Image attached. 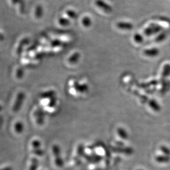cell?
Wrapping results in <instances>:
<instances>
[{"instance_id": "obj_1", "label": "cell", "mask_w": 170, "mask_h": 170, "mask_svg": "<svg viewBox=\"0 0 170 170\" xmlns=\"http://www.w3.org/2000/svg\"><path fill=\"white\" fill-rule=\"evenodd\" d=\"M161 27L156 25H153L150 26L145 30V34L146 35H151L153 34L157 33L161 30Z\"/></svg>"}, {"instance_id": "obj_2", "label": "cell", "mask_w": 170, "mask_h": 170, "mask_svg": "<svg viewBox=\"0 0 170 170\" xmlns=\"http://www.w3.org/2000/svg\"><path fill=\"white\" fill-rule=\"evenodd\" d=\"M160 51L158 48H152L150 49H146L144 51L145 55L150 57H155L158 56Z\"/></svg>"}, {"instance_id": "obj_3", "label": "cell", "mask_w": 170, "mask_h": 170, "mask_svg": "<svg viewBox=\"0 0 170 170\" xmlns=\"http://www.w3.org/2000/svg\"><path fill=\"white\" fill-rule=\"evenodd\" d=\"M96 4L100 7V8L106 10V11H111V8L109 7V5H107L106 3L104 2L102 0H97L96 1Z\"/></svg>"}, {"instance_id": "obj_4", "label": "cell", "mask_w": 170, "mask_h": 170, "mask_svg": "<svg viewBox=\"0 0 170 170\" xmlns=\"http://www.w3.org/2000/svg\"><path fill=\"white\" fill-rule=\"evenodd\" d=\"M117 26L120 29H124V30H130L133 28V25L132 23H127V22H119L118 23Z\"/></svg>"}, {"instance_id": "obj_5", "label": "cell", "mask_w": 170, "mask_h": 170, "mask_svg": "<svg viewBox=\"0 0 170 170\" xmlns=\"http://www.w3.org/2000/svg\"><path fill=\"white\" fill-rule=\"evenodd\" d=\"M156 160L160 163H167L170 161V156H158L156 158Z\"/></svg>"}, {"instance_id": "obj_6", "label": "cell", "mask_w": 170, "mask_h": 170, "mask_svg": "<svg viewBox=\"0 0 170 170\" xmlns=\"http://www.w3.org/2000/svg\"><path fill=\"white\" fill-rule=\"evenodd\" d=\"M170 75V64H166L163 69L162 76L163 77H166Z\"/></svg>"}, {"instance_id": "obj_7", "label": "cell", "mask_w": 170, "mask_h": 170, "mask_svg": "<svg viewBox=\"0 0 170 170\" xmlns=\"http://www.w3.org/2000/svg\"><path fill=\"white\" fill-rule=\"evenodd\" d=\"M149 104L150 106L155 111H159L161 109L159 104L155 100H151L150 101Z\"/></svg>"}, {"instance_id": "obj_8", "label": "cell", "mask_w": 170, "mask_h": 170, "mask_svg": "<svg viewBox=\"0 0 170 170\" xmlns=\"http://www.w3.org/2000/svg\"><path fill=\"white\" fill-rule=\"evenodd\" d=\"M118 133L119 135L123 139H127L128 138V134L126 132L124 129L119 128L118 129Z\"/></svg>"}, {"instance_id": "obj_9", "label": "cell", "mask_w": 170, "mask_h": 170, "mask_svg": "<svg viewBox=\"0 0 170 170\" xmlns=\"http://www.w3.org/2000/svg\"><path fill=\"white\" fill-rule=\"evenodd\" d=\"M160 150H161L162 152L164 153L166 156H170V149L168 148L167 147L165 146H162L160 148Z\"/></svg>"}, {"instance_id": "obj_10", "label": "cell", "mask_w": 170, "mask_h": 170, "mask_svg": "<svg viewBox=\"0 0 170 170\" xmlns=\"http://www.w3.org/2000/svg\"><path fill=\"white\" fill-rule=\"evenodd\" d=\"M38 167V161L35 159L34 158L32 162V166L30 168V170H36Z\"/></svg>"}, {"instance_id": "obj_11", "label": "cell", "mask_w": 170, "mask_h": 170, "mask_svg": "<svg viewBox=\"0 0 170 170\" xmlns=\"http://www.w3.org/2000/svg\"><path fill=\"white\" fill-rule=\"evenodd\" d=\"M166 33H161L156 39V41L158 42H161L166 38Z\"/></svg>"}, {"instance_id": "obj_12", "label": "cell", "mask_w": 170, "mask_h": 170, "mask_svg": "<svg viewBox=\"0 0 170 170\" xmlns=\"http://www.w3.org/2000/svg\"><path fill=\"white\" fill-rule=\"evenodd\" d=\"M134 39L135 42L138 43H141L143 41V38L140 34H136L134 36Z\"/></svg>"}, {"instance_id": "obj_13", "label": "cell", "mask_w": 170, "mask_h": 170, "mask_svg": "<svg viewBox=\"0 0 170 170\" xmlns=\"http://www.w3.org/2000/svg\"><path fill=\"white\" fill-rule=\"evenodd\" d=\"M79 56H80V55L78 53L74 54V55H72V57L70 58L71 61L72 62H76L79 59Z\"/></svg>"}, {"instance_id": "obj_14", "label": "cell", "mask_w": 170, "mask_h": 170, "mask_svg": "<svg viewBox=\"0 0 170 170\" xmlns=\"http://www.w3.org/2000/svg\"><path fill=\"white\" fill-rule=\"evenodd\" d=\"M83 25H85L86 27H88L89 25H90V24H91V20L87 18V17H86L83 19Z\"/></svg>"}, {"instance_id": "obj_15", "label": "cell", "mask_w": 170, "mask_h": 170, "mask_svg": "<svg viewBox=\"0 0 170 170\" xmlns=\"http://www.w3.org/2000/svg\"><path fill=\"white\" fill-rule=\"evenodd\" d=\"M0 170H12V169L11 167H6V168H4V169H3Z\"/></svg>"}]
</instances>
